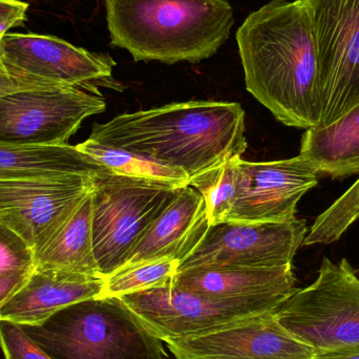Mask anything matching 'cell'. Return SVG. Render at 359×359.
Segmentation results:
<instances>
[{
  "mask_svg": "<svg viewBox=\"0 0 359 359\" xmlns=\"http://www.w3.org/2000/svg\"><path fill=\"white\" fill-rule=\"evenodd\" d=\"M238 103L188 101L94 124L90 140L185 172L189 179L238 159L248 147Z\"/></svg>",
  "mask_w": 359,
  "mask_h": 359,
  "instance_id": "cell-2",
  "label": "cell"
},
{
  "mask_svg": "<svg viewBox=\"0 0 359 359\" xmlns=\"http://www.w3.org/2000/svg\"><path fill=\"white\" fill-rule=\"evenodd\" d=\"M280 324L312 348L316 358L359 354V278L347 259H323L318 278L278 309Z\"/></svg>",
  "mask_w": 359,
  "mask_h": 359,
  "instance_id": "cell-5",
  "label": "cell"
},
{
  "mask_svg": "<svg viewBox=\"0 0 359 359\" xmlns=\"http://www.w3.org/2000/svg\"><path fill=\"white\" fill-rule=\"evenodd\" d=\"M0 348L4 359H53L22 327L4 320H0Z\"/></svg>",
  "mask_w": 359,
  "mask_h": 359,
  "instance_id": "cell-26",
  "label": "cell"
},
{
  "mask_svg": "<svg viewBox=\"0 0 359 359\" xmlns=\"http://www.w3.org/2000/svg\"><path fill=\"white\" fill-rule=\"evenodd\" d=\"M56 86L34 81L25 78L16 77L8 74L4 67H0V97L19 90H35V88H54Z\"/></svg>",
  "mask_w": 359,
  "mask_h": 359,
  "instance_id": "cell-28",
  "label": "cell"
},
{
  "mask_svg": "<svg viewBox=\"0 0 359 359\" xmlns=\"http://www.w3.org/2000/svg\"><path fill=\"white\" fill-rule=\"evenodd\" d=\"M302 1L318 54L322 128L359 104V0Z\"/></svg>",
  "mask_w": 359,
  "mask_h": 359,
  "instance_id": "cell-8",
  "label": "cell"
},
{
  "mask_svg": "<svg viewBox=\"0 0 359 359\" xmlns=\"http://www.w3.org/2000/svg\"><path fill=\"white\" fill-rule=\"evenodd\" d=\"M209 226L204 198L186 186L154 222L122 268L161 259L180 263L202 240Z\"/></svg>",
  "mask_w": 359,
  "mask_h": 359,
  "instance_id": "cell-16",
  "label": "cell"
},
{
  "mask_svg": "<svg viewBox=\"0 0 359 359\" xmlns=\"http://www.w3.org/2000/svg\"><path fill=\"white\" fill-rule=\"evenodd\" d=\"M316 359H359V354H358V355L345 356V358H316Z\"/></svg>",
  "mask_w": 359,
  "mask_h": 359,
  "instance_id": "cell-30",
  "label": "cell"
},
{
  "mask_svg": "<svg viewBox=\"0 0 359 359\" xmlns=\"http://www.w3.org/2000/svg\"><path fill=\"white\" fill-rule=\"evenodd\" d=\"M105 278L62 270H35L0 309V320L36 326L59 310L102 297Z\"/></svg>",
  "mask_w": 359,
  "mask_h": 359,
  "instance_id": "cell-15",
  "label": "cell"
},
{
  "mask_svg": "<svg viewBox=\"0 0 359 359\" xmlns=\"http://www.w3.org/2000/svg\"><path fill=\"white\" fill-rule=\"evenodd\" d=\"M178 266L176 259H161L121 268L105 278L101 297H120L168 284L177 273Z\"/></svg>",
  "mask_w": 359,
  "mask_h": 359,
  "instance_id": "cell-23",
  "label": "cell"
},
{
  "mask_svg": "<svg viewBox=\"0 0 359 359\" xmlns=\"http://www.w3.org/2000/svg\"><path fill=\"white\" fill-rule=\"evenodd\" d=\"M238 159L230 160L213 170L190 179L189 186L205 200L209 224L217 225L227 219L240 192Z\"/></svg>",
  "mask_w": 359,
  "mask_h": 359,
  "instance_id": "cell-22",
  "label": "cell"
},
{
  "mask_svg": "<svg viewBox=\"0 0 359 359\" xmlns=\"http://www.w3.org/2000/svg\"><path fill=\"white\" fill-rule=\"evenodd\" d=\"M111 172L73 145L27 147L0 142V181L83 176L98 178Z\"/></svg>",
  "mask_w": 359,
  "mask_h": 359,
  "instance_id": "cell-18",
  "label": "cell"
},
{
  "mask_svg": "<svg viewBox=\"0 0 359 359\" xmlns=\"http://www.w3.org/2000/svg\"><path fill=\"white\" fill-rule=\"evenodd\" d=\"M172 284L190 292L217 299L271 295L289 297L297 289L292 265L278 268H192L177 272Z\"/></svg>",
  "mask_w": 359,
  "mask_h": 359,
  "instance_id": "cell-17",
  "label": "cell"
},
{
  "mask_svg": "<svg viewBox=\"0 0 359 359\" xmlns=\"http://www.w3.org/2000/svg\"><path fill=\"white\" fill-rule=\"evenodd\" d=\"M236 41L247 90L285 126L318 128L320 67L304 2H268L247 17Z\"/></svg>",
  "mask_w": 359,
  "mask_h": 359,
  "instance_id": "cell-1",
  "label": "cell"
},
{
  "mask_svg": "<svg viewBox=\"0 0 359 359\" xmlns=\"http://www.w3.org/2000/svg\"><path fill=\"white\" fill-rule=\"evenodd\" d=\"M1 67L11 75L56 86H74L94 94L99 86L121 90L114 79L116 62L109 54L78 48L60 38L27 33L2 37Z\"/></svg>",
  "mask_w": 359,
  "mask_h": 359,
  "instance_id": "cell-10",
  "label": "cell"
},
{
  "mask_svg": "<svg viewBox=\"0 0 359 359\" xmlns=\"http://www.w3.org/2000/svg\"><path fill=\"white\" fill-rule=\"evenodd\" d=\"M76 147L98 161L101 165L111 170L114 174L160 180L180 186H189V177L178 168L153 161L130 151L107 147L90 139L79 143Z\"/></svg>",
  "mask_w": 359,
  "mask_h": 359,
  "instance_id": "cell-21",
  "label": "cell"
},
{
  "mask_svg": "<svg viewBox=\"0 0 359 359\" xmlns=\"http://www.w3.org/2000/svg\"><path fill=\"white\" fill-rule=\"evenodd\" d=\"M176 359H316V352L278 322L274 311L225 328L164 341Z\"/></svg>",
  "mask_w": 359,
  "mask_h": 359,
  "instance_id": "cell-14",
  "label": "cell"
},
{
  "mask_svg": "<svg viewBox=\"0 0 359 359\" xmlns=\"http://www.w3.org/2000/svg\"><path fill=\"white\" fill-rule=\"evenodd\" d=\"M2 37H4V34L0 33V67H1V42Z\"/></svg>",
  "mask_w": 359,
  "mask_h": 359,
  "instance_id": "cell-31",
  "label": "cell"
},
{
  "mask_svg": "<svg viewBox=\"0 0 359 359\" xmlns=\"http://www.w3.org/2000/svg\"><path fill=\"white\" fill-rule=\"evenodd\" d=\"M184 187L114 172L94 179L93 244L102 276L126 266L141 238Z\"/></svg>",
  "mask_w": 359,
  "mask_h": 359,
  "instance_id": "cell-6",
  "label": "cell"
},
{
  "mask_svg": "<svg viewBox=\"0 0 359 359\" xmlns=\"http://www.w3.org/2000/svg\"><path fill=\"white\" fill-rule=\"evenodd\" d=\"M105 109L101 95L74 86L11 93L0 97V142L61 147L86 118Z\"/></svg>",
  "mask_w": 359,
  "mask_h": 359,
  "instance_id": "cell-9",
  "label": "cell"
},
{
  "mask_svg": "<svg viewBox=\"0 0 359 359\" xmlns=\"http://www.w3.org/2000/svg\"><path fill=\"white\" fill-rule=\"evenodd\" d=\"M33 269L62 270L104 278L99 270L93 244L92 194L54 240L34 257Z\"/></svg>",
  "mask_w": 359,
  "mask_h": 359,
  "instance_id": "cell-20",
  "label": "cell"
},
{
  "mask_svg": "<svg viewBox=\"0 0 359 359\" xmlns=\"http://www.w3.org/2000/svg\"><path fill=\"white\" fill-rule=\"evenodd\" d=\"M359 219V178L329 208L316 217L302 246L331 244Z\"/></svg>",
  "mask_w": 359,
  "mask_h": 359,
  "instance_id": "cell-24",
  "label": "cell"
},
{
  "mask_svg": "<svg viewBox=\"0 0 359 359\" xmlns=\"http://www.w3.org/2000/svg\"><path fill=\"white\" fill-rule=\"evenodd\" d=\"M93 189L94 179L83 176L0 181V225L20 236L35 257Z\"/></svg>",
  "mask_w": 359,
  "mask_h": 359,
  "instance_id": "cell-11",
  "label": "cell"
},
{
  "mask_svg": "<svg viewBox=\"0 0 359 359\" xmlns=\"http://www.w3.org/2000/svg\"><path fill=\"white\" fill-rule=\"evenodd\" d=\"M34 255L25 241L0 225V274L32 271Z\"/></svg>",
  "mask_w": 359,
  "mask_h": 359,
  "instance_id": "cell-25",
  "label": "cell"
},
{
  "mask_svg": "<svg viewBox=\"0 0 359 359\" xmlns=\"http://www.w3.org/2000/svg\"><path fill=\"white\" fill-rule=\"evenodd\" d=\"M120 297L163 341L225 328L274 311L288 299L276 295L217 299L178 288L172 280L162 286Z\"/></svg>",
  "mask_w": 359,
  "mask_h": 359,
  "instance_id": "cell-7",
  "label": "cell"
},
{
  "mask_svg": "<svg viewBox=\"0 0 359 359\" xmlns=\"http://www.w3.org/2000/svg\"><path fill=\"white\" fill-rule=\"evenodd\" d=\"M111 46L135 61L210 58L233 27L229 0H104Z\"/></svg>",
  "mask_w": 359,
  "mask_h": 359,
  "instance_id": "cell-3",
  "label": "cell"
},
{
  "mask_svg": "<svg viewBox=\"0 0 359 359\" xmlns=\"http://www.w3.org/2000/svg\"><path fill=\"white\" fill-rule=\"evenodd\" d=\"M308 233L305 219L262 223L223 222L209 226L178 271L200 267L278 268L292 265Z\"/></svg>",
  "mask_w": 359,
  "mask_h": 359,
  "instance_id": "cell-12",
  "label": "cell"
},
{
  "mask_svg": "<svg viewBox=\"0 0 359 359\" xmlns=\"http://www.w3.org/2000/svg\"><path fill=\"white\" fill-rule=\"evenodd\" d=\"M21 327L53 359L168 358L164 341L121 297L86 299Z\"/></svg>",
  "mask_w": 359,
  "mask_h": 359,
  "instance_id": "cell-4",
  "label": "cell"
},
{
  "mask_svg": "<svg viewBox=\"0 0 359 359\" xmlns=\"http://www.w3.org/2000/svg\"><path fill=\"white\" fill-rule=\"evenodd\" d=\"M29 4L20 0H0V33L20 27L25 19Z\"/></svg>",
  "mask_w": 359,
  "mask_h": 359,
  "instance_id": "cell-27",
  "label": "cell"
},
{
  "mask_svg": "<svg viewBox=\"0 0 359 359\" xmlns=\"http://www.w3.org/2000/svg\"><path fill=\"white\" fill-rule=\"evenodd\" d=\"M31 271L0 274V309L27 280Z\"/></svg>",
  "mask_w": 359,
  "mask_h": 359,
  "instance_id": "cell-29",
  "label": "cell"
},
{
  "mask_svg": "<svg viewBox=\"0 0 359 359\" xmlns=\"http://www.w3.org/2000/svg\"><path fill=\"white\" fill-rule=\"evenodd\" d=\"M299 155L322 176L359 174V104L328 126L306 130Z\"/></svg>",
  "mask_w": 359,
  "mask_h": 359,
  "instance_id": "cell-19",
  "label": "cell"
},
{
  "mask_svg": "<svg viewBox=\"0 0 359 359\" xmlns=\"http://www.w3.org/2000/svg\"><path fill=\"white\" fill-rule=\"evenodd\" d=\"M238 192L226 222L294 219L301 198L318 183V170L303 156L271 162L238 160Z\"/></svg>",
  "mask_w": 359,
  "mask_h": 359,
  "instance_id": "cell-13",
  "label": "cell"
}]
</instances>
